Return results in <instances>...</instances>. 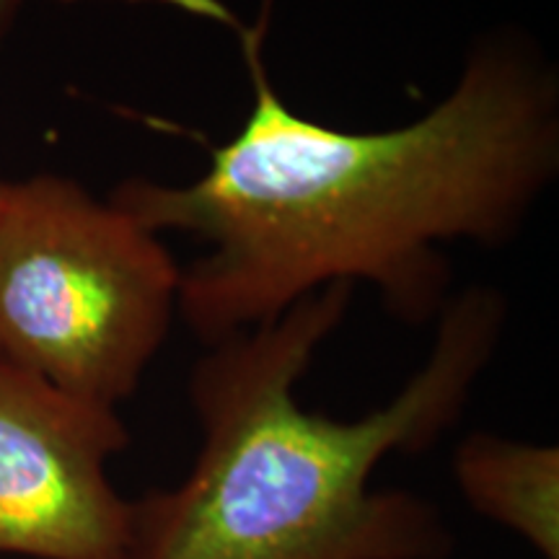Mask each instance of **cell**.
Listing matches in <instances>:
<instances>
[{
  "label": "cell",
  "mask_w": 559,
  "mask_h": 559,
  "mask_svg": "<svg viewBox=\"0 0 559 559\" xmlns=\"http://www.w3.org/2000/svg\"><path fill=\"white\" fill-rule=\"evenodd\" d=\"M241 41L251 109L190 185L128 179L111 202L153 234H190L179 313L205 342L267 324L334 283H370L407 324L443 311V243H506L559 171V79L526 39H481L415 122L337 130L293 111L264 66V24L215 0H166Z\"/></svg>",
  "instance_id": "obj_1"
},
{
  "label": "cell",
  "mask_w": 559,
  "mask_h": 559,
  "mask_svg": "<svg viewBox=\"0 0 559 559\" xmlns=\"http://www.w3.org/2000/svg\"><path fill=\"white\" fill-rule=\"evenodd\" d=\"M353 285L300 298L267 324L207 345L190 400L192 469L135 500L124 559H449L430 500L370 487L391 453H417L464 415L506 330L508 304L474 285L440 311L432 349L394 400L358 419L300 407L296 386L342 324Z\"/></svg>",
  "instance_id": "obj_2"
},
{
  "label": "cell",
  "mask_w": 559,
  "mask_h": 559,
  "mask_svg": "<svg viewBox=\"0 0 559 559\" xmlns=\"http://www.w3.org/2000/svg\"><path fill=\"white\" fill-rule=\"evenodd\" d=\"M158 234L75 179L0 181V358L75 400L135 394L179 313Z\"/></svg>",
  "instance_id": "obj_3"
},
{
  "label": "cell",
  "mask_w": 559,
  "mask_h": 559,
  "mask_svg": "<svg viewBox=\"0 0 559 559\" xmlns=\"http://www.w3.org/2000/svg\"><path fill=\"white\" fill-rule=\"evenodd\" d=\"M128 443L117 409L0 358V557H128L135 500L109 479Z\"/></svg>",
  "instance_id": "obj_4"
},
{
  "label": "cell",
  "mask_w": 559,
  "mask_h": 559,
  "mask_svg": "<svg viewBox=\"0 0 559 559\" xmlns=\"http://www.w3.org/2000/svg\"><path fill=\"white\" fill-rule=\"evenodd\" d=\"M461 498L542 559H559V451L489 432L461 440L453 456Z\"/></svg>",
  "instance_id": "obj_5"
},
{
  "label": "cell",
  "mask_w": 559,
  "mask_h": 559,
  "mask_svg": "<svg viewBox=\"0 0 559 559\" xmlns=\"http://www.w3.org/2000/svg\"><path fill=\"white\" fill-rule=\"evenodd\" d=\"M26 0H0V41L5 39V34L11 32L13 21L19 19L21 9H24Z\"/></svg>",
  "instance_id": "obj_6"
}]
</instances>
